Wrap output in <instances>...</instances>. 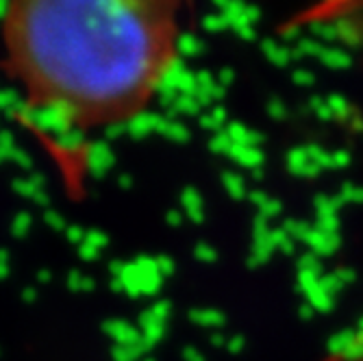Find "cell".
<instances>
[{"label":"cell","instance_id":"6da1fadb","mask_svg":"<svg viewBox=\"0 0 363 361\" xmlns=\"http://www.w3.org/2000/svg\"><path fill=\"white\" fill-rule=\"evenodd\" d=\"M179 3L18 0L3 20V68L26 89L24 109L68 124L128 126L179 65Z\"/></svg>","mask_w":363,"mask_h":361},{"label":"cell","instance_id":"7a4b0ae2","mask_svg":"<svg viewBox=\"0 0 363 361\" xmlns=\"http://www.w3.org/2000/svg\"><path fill=\"white\" fill-rule=\"evenodd\" d=\"M116 155L109 146V142H96L89 146V155H87V170L94 172V177H105L107 170L113 166Z\"/></svg>","mask_w":363,"mask_h":361},{"label":"cell","instance_id":"3957f363","mask_svg":"<svg viewBox=\"0 0 363 361\" xmlns=\"http://www.w3.org/2000/svg\"><path fill=\"white\" fill-rule=\"evenodd\" d=\"M103 329L109 338L116 340V346H135L142 340V333L135 331L133 324H128L124 320H107L103 324Z\"/></svg>","mask_w":363,"mask_h":361},{"label":"cell","instance_id":"277c9868","mask_svg":"<svg viewBox=\"0 0 363 361\" xmlns=\"http://www.w3.org/2000/svg\"><path fill=\"white\" fill-rule=\"evenodd\" d=\"M159 120H161V116H152V113L146 111V113L138 116L133 122H130V124L126 126V130H128V135L133 138V140H144L146 135L152 133V130H157Z\"/></svg>","mask_w":363,"mask_h":361},{"label":"cell","instance_id":"5b68a950","mask_svg":"<svg viewBox=\"0 0 363 361\" xmlns=\"http://www.w3.org/2000/svg\"><path fill=\"white\" fill-rule=\"evenodd\" d=\"M13 189L20 196H26V199H35V196L42 191V185H38L35 181L28 177V179H16L13 181Z\"/></svg>","mask_w":363,"mask_h":361},{"label":"cell","instance_id":"8992f818","mask_svg":"<svg viewBox=\"0 0 363 361\" xmlns=\"http://www.w3.org/2000/svg\"><path fill=\"white\" fill-rule=\"evenodd\" d=\"M30 224H33V218H30V213H18L16 218H13V222H11V233L16 235V238H24L28 231H30Z\"/></svg>","mask_w":363,"mask_h":361},{"label":"cell","instance_id":"52a82bcc","mask_svg":"<svg viewBox=\"0 0 363 361\" xmlns=\"http://www.w3.org/2000/svg\"><path fill=\"white\" fill-rule=\"evenodd\" d=\"M85 242H87V244H91V246H94V248H98V250H103V248H107L109 238H107V233L98 231V228H89L87 235H85Z\"/></svg>","mask_w":363,"mask_h":361},{"label":"cell","instance_id":"ba28073f","mask_svg":"<svg viewBox=\"0 0 363 361\" xmlns=\"http://www.w3.org/2000/svg\"><path fill=\"white\" fill-rule=\"evenodd\" d=\"M111 355H113V361H135V359H140L133 346H116Z\"/></svg>","mask_w":363,"mask_h":361},{"label":"cell","instance_id":"9c48e42d","mask_svg":"<svg viewBox=\"0 0 363 361\" xmlns=\"http://www.w3.org/2000/svg\"><path fill=\"white\" fill-rule=\"evenodd\" d=\"M85 235H87V231H85L83 226H79V224H72V226L65 228V238H68L77 246H81L85 242Z\"/></svg>","mask_w":363,"mask_h":361},{"label":"cell","instance_id":"30bf717a","mask_svg":"<svg viewBox=\"0 0 363 361\" xmlns=\"http://www.w3.org/2000/svg\"><path fill=\"white\" fill-rule=\"evenodd\" d=\"M44 222H46L48 226H52L55 231H65V228H68V226H65V220H63L57 211H52V209H48V211L44 213Z\"/></svg>","mask_w":363,"mask_h":361},{"label":"cell","instance_id":"8fae6325","mask_svg":"<svg viewBox=\"0 0 363 361\" xmlns=\"http://www.w3.org/2000/svg\"><path fill=\"white\" fill-rule=\"evenodd\" d=\"M9 159H11V161H16L18 166H22V168H30V166H33L30 157H28L22 148H18V146L9 150Z\"/></svg>","mask_w":363,"mask_h":361},{"label":"cell","instance_id":"7c38bea8","mask_svg":"<svg viewBox=\"0 0 363 361\" xmlns=\"http://www.w3.org/2000/svg\"><path fill=\"white\" fill-rule=\"evenodd\" d=\"M16 101H18V96H16L11 89H7V91H5V89H0V109H11V107H13V111H16V109H18V107L13 105Z\"/></svg>","mask_w":363,"mask_h":361},{"label":"cell","instance_id":"4fadbf2b","mask_svg":"<svg viewBox=\"0 0 363 361\" xmlns=\"http://www.w3.org/2000/svg\"><path fill=\"white\" fill-rule=\"evenodd\" d=\"M68 287H70L72 291H83V287H85V277H83L79 270H72L70 277H68Z\"/></svg>","mask_w":363,"mask_h":361},{"label":"cell","instance_id":"5bb4252c","mask_svg":"<svg viewBox=\"0 0 363 361\" xmlns=\"http://www.w3.org/2000/svg\"><path fill=\"white\" fill-rule=\"evenodd\" d=\"M79 255H81V259H83V261H94L98 255H101V250L94 248V246H91V244H87V242H83V244L79 246Z\"/></svg>","mask_w":363,"mask_h":361},{"label":"cell","instance_id":"9a60e30c","mask_svg":"<svg viewBox=\"0 0 363 361\" xmlns=\"http://www.w3.org/2000/svg\"><path fill=\"white\" fill-rule=\"evenodd\" d=\"M9 274V252L5 248H0V281L7 279Z\"/></svg>","mask_w":363,"mask_h":361},{"label":"cell","instance_id":"2e32d148","mask_svg":"<svg viewBox=\"0 0 363 361\" xmlns=\"http://www.w3.org/2000/svg\"><path fill=\"white\" fill-rule=\"evenodd\" d=\"M157 268H159L161 277H163V274H168V272H172V259H168V257H159V259H157Z\"/></svg>","mask_w":363,"mask_h":361},{"label":"cell","instance_id":"e0dca14e","mask_svg":"<svg viewBox=\"0 0 363 361\" xmlns=\"http://www.w3.org/2000/svg\"><path fill=\"white\" fill-rule=\"evenodd\" d=\"M168 307H170L168 303H157L155 307H150V311H152V316H155V318H157V320L161 322L163 318L168 316V313H166V311H168Z\"/></svg>","mask_w":363,"mask_h":361},{"label":"cell","instance_id":"ac0fdd59","mask_svg":"<svg viewBox=\"0 0 363 361\" xmlns=\"http://www.w3.org/2000/svg\"><path fill=\"white\" fill-rule=\"evenodd\" d=\"M22 299H24L26 303H33V301H35V299H38V291H35V289H33V287H26V289L22 291Z\"/></svg>","mask_w":363,"mask_h":361},{"label":"cell","instance_id":"d6986e66","mask_svg":"<svg viewBox=\"0 0 363 361\" xmlns=\"http://www.w3.org/2000/svg\"><path fill=\"white\" fill-rule=\"evenodd\" d=\"M38 281H40V283H50V281H52V274H50L48 270H40Z\"/></svg>","mask_w":363,"mask_h":361},{"label":"cell","instance_id":"ffe728a7","mask_svg":"<svg viewBox=\"0 0 363 361\" xmlns=\"http://www.w3.org/2000/svg\"><path fill=\"white\" fill-rule=\"evenodd\" d=\"M7 9H9V5H7V3H0V20H5Z\"/></svg>","mask_w":363,"mask_h":361},{"label":"cell","instance_id":"44dd1931","mask_svg":"<svg viewBox=\"0 0 363 361\" xmlns=\"http://www.w3.org/2000/svg\"><path fill=\"white\" fill-rule=\"evenodd\" d=\"M120 185H122V187H130V179H128V174H122V177H120Z\"/></svg>","mask_w":363,"mask_h":361},{"label":"cell","instance_id":"7402d4cb","mask_svg":"<svg viewBox=\"0 0 363 361\" xmlns=\"http://www.w3.org/2000/svg\"><path fill=\"white\" fill-rule=\"evenodd\" d=\"M144 361H155V359H144Z\"/></svg>","mask_w":363,"mask_h":361}]
</instances>
